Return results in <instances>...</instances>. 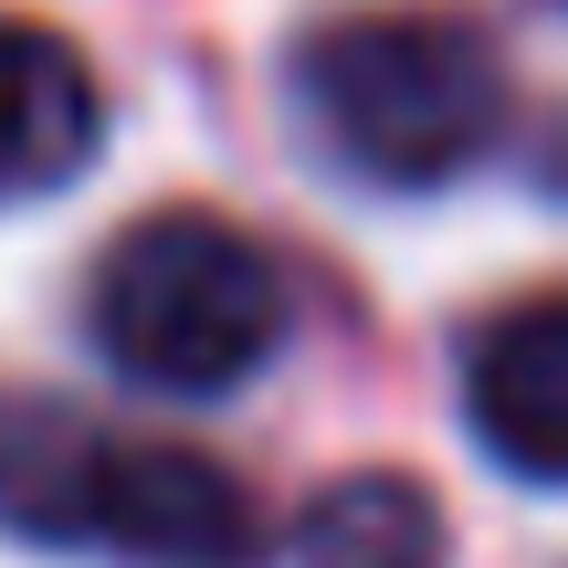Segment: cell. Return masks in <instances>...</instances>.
Wrapping results in <instances>:
<instances>
[{
  "mask_svg": "<svg viewBox=\"0 0 568 568\" xmlns=\"http://www.w3.org/2000/svg\"><path fill=\"white\" fill-rule=\"evenodd\" d=\"M295 105L347 180L443 190L506 138V63L474 21L347 11L295 53Z\"/></svg>",
  "mask_w": 568,
  "mask_h": 568,
  "instance_id": "1",
  "label": "cell"
},
{
  "mask_svg": "<svg viewBox=\"0 0 568 568\" xmlns=\"http://www.w3.org/2000/svg\"><path fill=\"white\" fill-rule=\"evenodd\" d=\"M84 337L116 379L169 389V400H211L243 389L284 347V274L222 211H148L95 253L84 284Z\"/></svg>",
  "mask_w": 568,
  "mask_h": 568,
  "instance_id": "2",
  "label": "cell"
},
{
  "mask_svg": "<svg viewBox=\"0 0 568 568\" xmlns=\"http://www.w3.org/2000/svg\"><path fill=\"white\" fill-rule=\"evenodd\" d=\"M464 422L516 485H568V284L495 305L464 337Z\"/></svg>",
  "mask_w": 568,
  "mask_h": 568,
  "instance_id": "3",
  "label": "cell"
},
{
  "mask_svg": "<svg viewBox=\"0 0 568 568\" xmlns=\"http://www.w3.org/2000/svg\"><path fill=\"white\" fill-rule=\"evenodd\" d=\"M95 548L126 568H253L264 558V506L243 495L232 464H211L190 443H116Z\"/></svg>",
  "mask_w": 568,
  "mask_h": 568,
  "instance_id": "4",
  "label": "cell"
},
{
  "mask_svg": "<svg viewBox=\"0 0 568 568\" xmlns=\"http://www.w3.org/2000/svg\"><path fill=\"white\" fill-rule=\"evenodd\" d=\"M105 485H116V432H95L74 400L0 389V537L95 548Z\"/></svg>",
  "mask_w": 568,
  "mask_h": 568,
  "instance_id": "5",
  "label": "cell"
},
{
  "mask_svg": "<svg viewBox=\"0 0 568 568\" xmlns=\"http://www.w3.org/2000/svg\"><path fill=\"white\" fill-rule=\"evenodd\" d=\"M105 138V95L84 53L42 21H0V201L63 190Z\"/></svg>",
  "mask_w": 568,
  "mask_h": 568,
  "instance_id": "6",
  "label": "cell"
},
{
  "mask_svg": "<svg viewBox=\"0 0 568 568\" xmlns=\"http://www.w3.org/2000/svg\"><path fill=\"white\" fill-rule=\"evenodd\" d=\"M295 568H453V537H443L432 485L368 464V474H337V485L305 495Z\"/></svg>",
  "mask_w": 568,
  "mask_h": 568,
  "instance_id": "7",
  "label": "cell"
}]
</instances>
